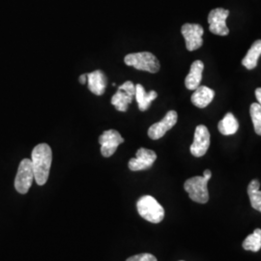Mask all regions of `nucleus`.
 <instances>
[{"instance_id":"0eeeda50","label":"nucleus","mask_w":261,"mask_h":261,"mask_svg":"<svg viewBox=\"0 0 261 261\" xmlns=\"http://www.w3.org/2000/svg\"><path fill=\"white\" fill-rule=\"evenodd\" d=\"M229 15V11L223 8L213 9L208 16L209 30L213 34L219 36H226L229 33V29L226 25V19Z\"/></svg>"},{"instance_id":"4be33fe9","label":"nucleus","mask_w":261,"mask_h":261,"mask_svg":"<svg viewBox=\"0 0 261 261\" xmlns=\"http://www.w3.org/2000/svg\"><path fill=\"white\" fill-rule=\"evenodd\" d=\"M126 261H158L157 258L151 253H140L134 256H130Z\"/></svg>"},{"instance_id":"1a4fd4ad","label":"nucleus","mask_w":261,"mask_h":261,"mask_svg":"<svg viewBox=\"0 0 261 261\" xmlns=\"http://www.w3.org/2000/svg\"><path fill=\"white\" fill-rule=\"evenodd\" d=\"M210 146V133L204 125H198L195 132L194 142L192 143L190 151L196 158L204 156Z\"/></svg>"},{"instance_id":"39448f33","label":"nucleus","mask_w":261,"mask_h":261,"mask_svg":"<svg viewBox=\"0 0 261 261\" xmlns=\"http://www.w3.org/2000/svg\"><path fill=\"white\" fill-rule=\"evenodd\" d=\"M34 179V171L30 159H23L19 164L15 179V188L19 194H28Z\"/></svg>"},{"instance_id":"ddd939ff","label":"nucleus","mask_w":261,"mask_h":261,"mask_svg":"<svg viewBox=\"0 0 261 261\" xmlns=\"http://www.w3.org/2000/svg\"><path fill=\"white\" fill-rule=\"evenodd\" d=\"M204 69V64L201 60H196L192 65L190 72L186 76L185 85L187 89L189 90H196V88L200 85L202 73Z\"/></svg>"},{"instance_id":"9b49d317","label":"nucleus","mask_w":261,"mask_h":261,"mask_svg":"<svg viewBox=\"0 0 261 261\" xmlns=\"http://www.w3.org/2000/svg\"><path fill=\"white\" fill-rule=\"evenodd\" d=\"M177 112L169 111L166 116L160 122L153 124L148 130V136L151 140H157L163 138L168 130L173 128L177 123Z\"/></svg>"},{"instance_id":"f257e3e1","label":"nucleus","mask_w":261,"mask_h":261,"mask_svg":"<svg viewBox=\"0 0 261 261\" xmlns=\"http://www.w3.org/2000/svg\"><path fill=\"white\" fill-rule=\"evenodd\" d=\"M31 162L34 171V179L38 185L43 186L47 183L49 169L53 162V152L47 143H40L32 151Z\"/></svg>"},{"instance_id":"b1692460","label":"nucleus","mask_w":261,"mask_h":261,"mask_svg":"<svg viewBox=\"0 0 261 261\" xmlns=\"http://www.w3.org/2000/svg\"><path fill=\"white\" fill-rule=\"evenodd\" d=\"M80 83L82 84L87 83V74H84L80 76Z\"/></svg>"},{"instance_id":"7ed1b4c3","label":"nucleus","mask_w":261,"mask_h":261,"mask_svg":"<svg viewBox=\"0 0 261 261\" xmlns=\"http://www.w3.org/2000/svg\"><path fill=\"white\" fill-rule=\"evenodd\" d=\"M137 208L140 217L152 224H159L165 218L163 206L153 196H141L137 202Z\"/></svg>"},{"instance_id":"f8f14e48","label":"nucleus","mask_w":261,"mask_h":261,"mask_svg":"<svg viewBox=\"0 0 261 261\" xmlns=\"http://www.w3.org/2000/svg\"><path fill=\"white\" fill-rule=\"evenodd\" d=\"M157 159V154L153 150L140 148L137 151L136 158L130 159L129 168L133 171L145 170L153 166Z\"/></svg>"},{"instance_id":"9d476101","label":"nucleus","mask_w":261,"mask_h":261,"mask_svg":"<svg viewBox=\"0 0 261 261\" xmlns=\"http://www.w3.org/2000/svg\"><path fill=\"white\" fill-rule=\"evenodd\" d=\"M124 142L121 135L115 130H108L103 132L99 138V143L101 144V153L103 157L109 158L112 156L117 147Z\"/></svg>"},{"instance_id":"412c9836","label":"nucleus","mask_w":261,"mask_h":261,"mask_svg":"<svg viewBox=\"0 0 261 261\" xmlns=\"http://www.w3.org/2000/svg\"><path fill=\"white\" fill-rule=\"evenodd\" d=\"M250 114L252 117V124L254 132L261 136V106L258 103H253L251 105Z\"/></svg>"},{"instance_id":"4468645a","label":"nucleus","mask_w":261,"mask_h":261,"mask_svg":"<svg viewBox=\"0 0 261 261\" xmlns=\"http://www.w3.org/2000/svg\"><path fill=\"white\" fill-rule=\"evenodd\" d=\"M88 88L92 93L101 96L105 93L107 87V77L102 71L96 70L87 74Z\"/></svg>"},{"instance_id":"6e6552de","label":"nucleus","mask_w":261,"mask_h":261,"mask_svg":"<svg viewBox=\"0 0 261 261\" xmlns=\"http://www.w3.org/2000/svg\"><path fill=\"white\" fill-rule=\"evenodd\" d=\"M182 35L186 41V47L189 51H194L203 45L202 35L203 28L196 23H185L181 28Z\"/></svg>"},{"instance_id":"423d86ee","label":"nucleus","mask_w":261,"mask_h":261,"mask_svg":"<svg viewBox=\"0 0 261 261\" xmlns=\"http://www.w3.org/2000/svg\"><path fill=\"white\" fill-rule=\"evenodd\" d=\"M135 95L136 85L130 81L125 82L112 96V103L118 112H125L135 98Z\"/></svg>"},{"instance_id":"aec40b11","label":"nucleus","mask_w":261,"mask_h":261,"mask_svg":"<svg viewBox=\"0 0 261 261\" xmlns=\"http://www.w3.org/2000/svg\"><path fill=\"white\" fill-rule=\"evenodd\" d=\"M243 248L246 251L258 252L261 249V229L256 228L253 233L249 235L243 242Z\"/></svg>"},{"instance_id":"dca6fc26","label":"nucleus","mask_w":261,"mask_h":261,"mask_svg":"<svg viewBox=\"0 0 261 261\" xmlns=\"http://www.w3.org/2000/svg\"><path fill=\"white\" fill-rule=\"evenodd\" d=\"M136 100L139 105V109L141 112H145L149 109L151 103L158 97V93L154 90L147 93L141 84L136 85Z\"/></svg>"},{"instance_id":"2eb2a0df","label":"nucleus","mask_w":261,"mask_h":261,"mask_svg":"<svg viewBox=\"0 0 261 261\" xmlns=\"http://www.w3.org/2000/svg\"><path fill=\"white\" fill-rule=\"evenodd\" d=\"M214 97L215 91L213 89L207 86L199 85L192 95L191 101L197 108L204 109L213 101Z\"/></svg>"},{"instance_id":"f03ea898","label":"nucleus","mask_w":261,"mask_h":261,"mask_svg":"<svg viewBox=\"0 0 261 261\" xmlns=\"http://www.w3.org/2000/svg\"><path fill=\"white\" fill-rule=\"evenodd\" d=\"M211 176H212L211 170L206 169L203 173V176H195V177L190 178L185 182L184 189L193 201L201 203V204L208 202L209 193H208L207 185Z\"/></svg>"},{"instance_id":"6ab92c4d","label":"nucleus","mask_w":261,"mask_h":261,"mask_svg":"<svg viewBox=\"0 0 261 261\" xmlns=\"http://www.w3.org/2000/svg\"><path fill=\"white\" fill-rule=\"evenodd\" d=\"M260 183L258 180H252L248 187V195L253 209L261 213V191H259Z\"/></svg>"},{"instance_id":"20e7f679","label":"nucleus","mask_w":261,"mask_h":261,"mask_svg":"<svg viewBox=\"0 0 261 261\" xmlns=\"http://www.w3.org/2000/svg\"><path fill=\"white\" fill-rule=\"evenodd\" d=\"M124 61L126 65L132 66L137 70L146 71L152 74L159 72L161 67L157 57L148 51L130 54L125 56Z\"/></svg>"},{"instance_id":"5701e85b","label":"nucleus","mask_w":261,"mask_h":261,"mask_svg":"<svg viewBox=\"0 0 261 261\" xmlns=\"http://www.w3.org/2000/svg\"><path fill=\"white\" fill-rule=\"evenodd\" d=\"M255 97H256V99L258 101V103L261 106V87L256 88V90H255Z\"/></svg>"},{"instance_id":"f3484780","label":"nucleus","mask_w":261,"mask_h":261,"mask_svg":"<svg viewBox=\"0 0 261 261\" xmlns=\"http://www.w3.org/2000/svg\"><path fill=\"white\" fill-rule=\"evenodd\" d=\"M261 56V40L255 41L249 49L248 54L243 58L242 64L246 69L252 70L257 66L258 58Z\"/></svg>"},{"instance_id":"a211bd4d","label":"nucleus","mask_w":261,"mask_h":261,"mask_svg":"<svg viewBox=\"0 0 261 261\" xmlns=\"http://www.w3.org/2000/svg\"><path fill=\"white\" fill-rule=\"evenodd\" d=\"M218 129L224 136L234 135L239 129V123L231 112L225 114L224 118L219 122Z\"/></svg>"}]
</instances>
